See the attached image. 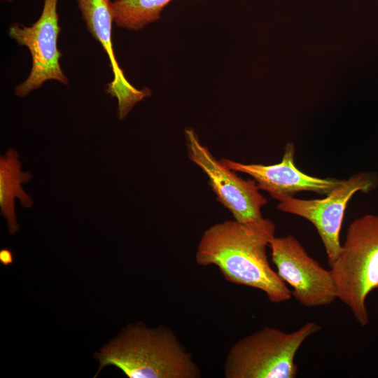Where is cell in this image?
Instances as JSON below:
<instances>
[{
    "instance_id": "obj_1",
    "label": "cell",
    "mask_w": 378,
    "mask_h": 378,
    "mask_svg": "<svg viewBox=\"0 0 378 378\" xmlns=\"http://www.w3.org/2000/svg\"><path fill=\"white\" fill-rule=\"evenodd\" d=\"M269 218L216 223L202 234L195 253L201 266L216 265L226 281L264 292L272 303L292 298L291 291L270 265L267 247L275 237Z\"/></svg>"
},
{
    "instance_id": "obj_2",
    "label": "cell",
    "mask_w": 378,
    "mask_h": 378,
    "mask_svg": "<svg viewBox=\"0 0 378 378\" xmlns=\"http://www.w3.org/2000/svg\"><path fill=\"white\" fill-rule=\"evenodd\" d=\"M100 367L114 365L130 378H198L200 369L173 330L129 325L95 354Z\"/></svg>"
},
{
    "instance_id": "obj_3",
    "label": "cell",
    "mask_w": 378,
    "mask_h": 378,
    "mask_svg": "<svg viewBox=\"0 0 378 378\" xmlns=\"http://www.w3.org/2000/svg\"><path fill=\"white\" fill-rule=\"evenodd\" d=\"M330 267L337 298L361 326L369 322L368 295L378 288V216L366 214L349 225L344 243Z\"/></svg>"
},
{
    "instance_id": "obj_4",
    "label": "cell",
    "mask_w": 378,
    "mask_h": 378,
    "mask_svg": "<svg viewBox=\"0 0 378 378\" xmlns=\"http://www.w3.org/2000/svg\"><path fill=\"white\" fill-rule=\"evenodd\" d=\"M321 329L311 321L291 332L265 326L236 342L229 349L226 378H295V357L304 341Z\"/></svg>"
},
{
    "instance_id": "obj_5",
    "label": "cell",
    "mask_w": 378,
    "mask_h": 378,
    "mask_svg": "<svg viewBox=\"0 0 378 378\" xmlns=\"http://www.w3.org/2000/svg\"><path fill=\"white\" fill-rule=\"evenodd\" d=\"M378 187L376 172H359L351 176L323 199L288 198L277 204L280 211L311 222L316 229L328 257L329 266L338 256L342 244L340 233L348 202L357 192L368 193Z\"/></svg>"
},
{
    "instance_id": "obj_6",
    "label": "cell",
    "mask_w": 378,
    "mask_h": 378,
    "mask_svg": "<svg viewBox=\"0 0 378 378\" xmlns=\"http://www.w3.org/2000/svg\"><path fill=\"white\" fill-rule=\"evenodd\" d=\"M271 259L281 279L292 288V296L307 307L332 304L337 298L331 270L323 268L292 234L270 241Z\"/></svg>"
},
{
    "instance_id": "obj_7",
    "label": "cell",
    "mask_w": 378,
    "mask_h": 378,
    "mask_svg": "<svg viewBox=\"0 0 378 378\" xmlns=\"http://www.w3.org/2000/svg\"><path fill=\"white\" fill-rule=\"evenodd\" d=\"M57 3L58 0H44L41 14L36 22L31 26L13 23L8 28L9 36L19 45L27 47L32 59L28 77L14 90L18 97H27L50 80L69 84L59 64L62 52L57 47V39L61 29Z\"/></svg>"
},
{
    "instance_id": "obj_8",
    "label": "cell",
    "mask_w": 378,
    "mask_h": 378,
    "mask_svg": "<svg viewBox=\"0 0 378 378\" xmlns=\"http://www.w3.org/2000/svg\"><path fill=\"white\" fill-rule=\"evenodd\" d=\"M185 136L189 159L208 176L216 200L231 212L234 220L247 223L262 218L261 209L267 200L260 192L255 181L239 177L215 158L192 130L186 129Z\"/></svg>"
},
{
    "instance_id": "obj_9",
    "label": "cell",
    "mask_w": 378,
    "mask_h": 378,
    "mask_svg": "<svg viewBox=\"0 0 378 378\" xmlns=\"http://www.w3.org/2000/svg\"><path fill=\"white\" fill-rule=\"evenodd\" d=\"M294 158L295 146L293 143H287L282 160L276 164H244L227 158L220 162L235 172L251 176L260 190L266 191L279 202L302 191L326 195L343 182L344 179L308 175L296 167Z\"/></svg>"
},
{
    "instance_id": "obj_10",
    "label": "cell",
    "mask_w": 378,
    "mask_h": 378,
    "mask_svg": "<svg viewBox=\"0 0 378 378\" xmlns=\"http://www.w3.org/2000/svg\"><path fill=\"white\" fill-rule=\"evenodd\" d=\"M82 19L92 36L106 52L113 73V80L105 92L118 100V116L123 120L136 104L150 95L148 88L138 90L125 78L115 57L111 41L113 12L111 0H76Z\"/></svg>"
},
{
    "instance_id": "obj_11",
    "label": "cell",
    "mask_w": 378,
    "mask_h": 378,
    "mask_svg": "<svg viewBox=\"0 0 378 378\" xmlns=\"http://www.w3.org/2000/svg\"><path fill=\"white\" fill-rule=\"evenodd\" d=\"M18 153L12 148L0 157V208L1 214L7 220L10 234H15L19 226L16 221L15 198H18L24 208H29L33 199L23 190L22 183L31 178L30 172L21 170Z\"/></svg>"
},
{
    "instance_id": "obj_12",
    "label": "cell",
    "mask_w": 378,
    "mask_h": 378,
    "mask_svg": "<svg viewBox=\"0 0 378 378\" xmlns=\"http://www.w3.org/2000/svg\"><path fill=\"white\" fill-rule=\"evenodd\" d=\"M172 1L115 0L112 2L113 22L120 28L139 31L160 20L162 10Z\"/></svg>"
},
{
    "instance_id": "obj_13",
    "label": "cell",
    "mask_w": 378,
    "mask_h": 378,
    "mask_svg": "<svg viewBox=\"0 0 378 378\" xmlns=\"http://www.w3.org/2000/svg\"><path fill=\"white\" fill-rule=\"evenodd\" d=\"M14 256L11 250L8 248H1L0 250V262L4 266L13 264Z\"/></svg>"
},
{
    "instance_id": "obj_14",
    "label": "cell",
    "mask_w": 378,
    "mask_h": 378,
    "mask_svg": "<svg viewBox=\"0 0 378 378\" xmlns=\"http://www.w3.org/2000/svg\"><path fill=\"white\" fill-rule=\"evenodd\" d=\"M3 1H8V2H12L13 0H3Z\"/></svg>"
}]
</instances>
